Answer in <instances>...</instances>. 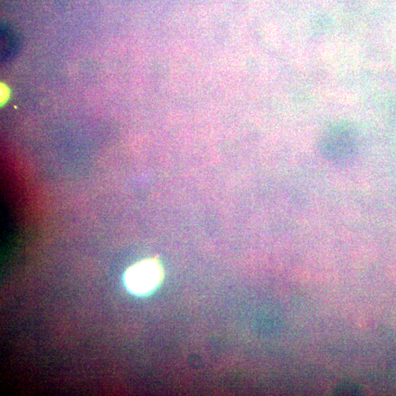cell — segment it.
Wrapping results in <instances>:
<instances>
[{
  "label": "cell",
  "instance_id": "obj_1",
  "mask_svg": "<svg viewBox=\"0 0 396 396\" xmlns=\"http://www.w3.org/2000/svg\"><path fill=\"white\" fill-rule=\"evenodd\" d=\"M163 277L160 263L155 259L137 262L124 275L126 287L135 295H149L160 286Z\"/></svg>",
  "mask_w": 396,
  "mask_h": 396
},
{
  "label": "cell",
  "instance_id": "obj_2",
  "mask_svg": "<svg viewBox=\"0 0 396 396\" xmlns=\"http://www.w3.org/2000/svg\"><path fill=\"white\" fill-rule=\"evenodd\" d=\"M356 137L352 126L347 124H338L329 128L321 140V148L324 155L337 160H347L356 150Z\"/></svg>",
  "mask_w": 396,
  "mask_h": 396
},
{
  "label": "cell",
  "instance_id": "obj_3",
  "mask_svg": "<svg viewBox=\"0 0 396 396\" xmlns=\"http://www.w3.org/2000/svg\"><path fill=\"white\" fill-rule=\"evenodd\" d=\"M19 41L16 34L10 28H1V60L6 61L15 57L19 50Z\"/></svg>",
  "mask_w": 396,
  "mask_h": 396
},
{
  "label": "cell",
  "instance_id": "obj_4",
  "mask_svg": "<svg viewBox=\"0 0 396 396\" xmlns=\"http://www.w3.org/2000/svg\"><path fill=\"white\" fill-rule=\"evenodd\" d=\"M336 393L339 395H356L359 390L354 385L344 384L338 388Z\"/></svg>",
  "mask_w": 396,
  "mask_h": 396
}]
</instances>
